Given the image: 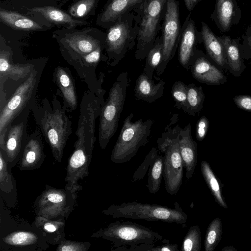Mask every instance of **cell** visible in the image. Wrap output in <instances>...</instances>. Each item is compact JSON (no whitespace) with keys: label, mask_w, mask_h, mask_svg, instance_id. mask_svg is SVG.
<instances>
[{"label":"cell","mask_w":251,"mask_h":251,"mask_svg":"<svg viewBox=\"0 0 251 251\" xmlns=\"http://www.w3.org/2000/svg\"><path fill=\"white\" fill-rule=\"evenodd\" d=\"M0 22L14 30L21 31H45L53 27L36 16L0 6Z\"/></svg>","instance_id":"obj_18"},{"label":"cell","mask_w":251,"mask_h":251,"mask_svg":"<svg viewBox=\"0 0 251 251\" xmlns=\"http://www.w3.org/2000/svg\"><path fill=\"white\" fill-rule=\"evenodd\" d=\"M199 0H191L193 6L194 7L195 4L197 3Z\"/></svg>","instance_id":"obj_48"},{"label":"cell","mask_w":251,"mask_h":251,"mask_svg":"<svg viewBox=\"0 0 251 251\" xmlns=\"http://www.w3.org/2000/svg\"><path fill=\"white\" fill-rule=\"evenodd\" d=\"M163 162L164 156L158 154L149 169L147 187L151 194H155L160 189L163 176Z\"/></svg>","instance_id":"obj_34"},{"label":"cell","mask_w":251,"mask_h":251,"mask_svg":"<svg viewBox=\"0 0 251 251\" xmlns=\"http://www.w3.org/2000/svg\"><path fill=\"white\" fill-rule=\"evenodd\" d=\"M105 93H95L88 90L81 99L78 125L75 132L77 139L69 157L66 167L65 188L77 193L83 187L78 181L89 175L92 152L96 140L95 124L105 102Z\"/></svg>","instance_id":"obj_1"},{"label":"cell","mask_w":251,"mask_h":251,"mask_svg":"<svg viewBox=\"0 0 251 251\" xmlns=\"http://www.w3.org/2000/svg\"><path fill=\"white\" fill-rule=\"evenodd\" d=\"M163 55L162 36L156 38L153 46L146 56V63L143 72L152 79L154 72L161 62Z\"/></svg>","instance_id":"obj_35"},{"label":"cell","mask_w":251,"mask_h":251,"mask_svg":"<svg viewBox=\"0 0 251 251\" xmlns=\"http://www.w3.org/2000/svg\"><path fill=\"white\" fill-rule=\"evenodd\" d=\"M163 244L159 246H154L152 251H178V245L170 242L169 240L163 239Z\"/></svg>","instance_id":"obj_44"},{"label":"cell","mask_w":251,"mask_h":251,"mask_svg":"<svg viewBox=\"0 0 251 251\" xmlns=\"http://www.w3.org/2000/svg\"><path fill=\"white\" fill-rule=\"evenodd\" d=\"M181 129L178 115L174 114L157 140L158 150L164 153L163 177L166 190L170 195L176 194L182 183L184 167L178 142Z\"/></svg>","instance_id":"obj_5"},{"label":"cell","mask_w":251,"mask_h":251,"mask_svg":"<svg viewBox=\"0 0 251 251\" xmlns=\"http://www.w3.org/2000/svg\"><path fill=\"white\" fill-rule=\"evenodd\" d=\"M16 10L26 15L39 17L53 27L57 26L69 29L76 28L77 26L88 25L90 24L85 20L74 18L67 11L62 9L61 7L49 5L30 8H22Z\"/></svg>","instance_id":"obj_17"},{"label":"cell","mask_w":251,"mask_h":251,"mask_svg":"<svg viewBox=\"0 0 251 251\" xmlns=\"http://www.w3.org/2000/svg\"><path fill=\"white\" fill-rule=\"evenodd\" d=\"M167 1V0H145L135 9L139 26L135 52L136 59L144 60L153 46Z\"/></svg>","instance_id":"obj_12"},{"label":"cell","mask_w":251,"mask_h":251,"mask_svg":"<svg viewBox=\"0 0 251 251\" xmlns=\"http://www.w3.org/2000/svg\"><path fill=\"white\" fill-rule=\"evenodd\" d=\"M12 168L0 150V196L9 208H15L17 203V186Z\"/></svg>","instance_id":"obj_24"},{"label":"cell","mask_w":251,"mask_h":251,"mask_svg":"<svg viewBox=\"0 0 251 251\" xmlns=\"http://www.w3.org/2000/svg\"><path fill=\"white\" fill-rule=\"evenodd\" d=\"M222 251H237V249L232 246H228L223 248Z\"/></svg>","instance_id":"obj_47"},{"label":"cell","mask_w":251,"mask_h":251,"mask_svg":"<svg viewBox=\"0 0 251 251\" xmlns=\"http://www.w3.org/2000/svg\"><path fill=\"white\" fill-rule=\"evenodd\" d=\"M56 95L50 101L34 102L31 108L34 120L42 136L49 145L54 160L61 163L64 150L72 133V122Z\"/></svg>","instance_id":"obj_2"},{"label":"cell","mask_w":251,"mask_h":251,"mask_svg":"<svg viewBox=\"0 0 251 251\" xmlns=\"http://www.w3.org/2000/svg\"><path fill=\"white\" fill-rule=\"evenodd\" d=\"M45 58L38 59L28 78L14 91L0 108V149L4 150L6 132L15 119L37 100L36 94L42 74L47 63Z\"/></svg>","instance_id":"obj_4"},{"label":"cell","mask_w":251,"mask_h":251,"mask_svg":"<svg viewBox=\"0 0 251 251\" xmlns=\"http://www.w3.org/2000/svg\"><path fill=\"white\" fill-rule=\"evenodd\" d=\"M250 228H251V225H250Z\"/></svg>","instance_id":"obj_49"},{"label":"cell","mask_w":251,"mask_h":251,"mask_svg":"<svg viewBox=\"0 0 251 251\" xmlns=\"http://www.w3.org/2000/svg\"><path fill=\"white\" fill-rule=\"evenodd\" d=\"M189 69L197 81L218 85L226 81V77L207 59L202 51L195 49L189 63Z\"/></svg>","instance_id":"obj_19"},{"label":"cell","mask_w":251,"mask_h":251,"mask_svg":"<svg viewBox=\"0 0 251 251\" xmlns=\"http://www.w3.org/2000/svg\"><path fill=\"white\" fill-rule=\"evenodd\" d=\"M131 113L125 119L117 140L111 155V161L116 164L124 163L131 159L139 149L149 141L153 120L138 119L133 121Z\"/></svg>","instance_id":"obj_10"},{"label":"cell","mask_w":251,"mask_h":251,"mask_svg":"<svg viewBox=\"0 0 251 251\" xmlns=\"http://www.w3.org/2000/svg\"><path fill=\"white\" fill-rule=\"evenodd\" d=\"M209 122L205 116L201 117L198 121L196 126V137L199 141L205 138L209 127Z\"/></svg>","instance_id":"obj_42"},{"label":"cell","mask_w":251,"mask_h":251,"mask_svg":"<svg viewBox=\"0 0 251 251\" xmlns=\"http://www.w3.org/2000/svg\"><path fill=\"white\" fill-rule=\"evenodd\" d=\"M222 44L226 59L227 65L231 73L238 76L243 70L240 50L235 40L232 39L228 36L217 37Z\"/></svg>","instance_id":"obj_30"},{"label":"cell","mask_w":251,"mask_h":251,"mask_svg":"<svg viewBox=\"0 0 251 251\" xmlns=\"http://www.w3.org/2000/svg\"><path fill=\"white\" fill-rule=\"evenodd\" d=\"M171 208L157 204L144 203L136 201L112 204L102 213L114 218H127L148 221H160L168 223L186 224L188 215L179 204L175 202Z\"/></svg>","instance_id":"obj_6"},{"label":"cell","mask_w":251,"mask_h":251,"mask_svg":"<svg viewBox=\"0 0 251 251\" xmlns=\"http://www.w3.org/2000/svg\"><path fill=\"white\" fill-rule=\"evenodd\" d=\"M13 51L4 36L0 34V88L8 82L20 85L35 67L38 59L27 63H14Z\"/></svg>","instance_id":"obj_15"},{"label":"cell","mask_w":251,"mask_h":251,"mask_svg":"<svg viewBox=\"0 0 251 251\" xmlns=\"http://www.w3.org/2000/svg\"><path fill=\"white\" fill-rule=\"evenodd\" d=\"M52 37L57 41L62 56L68 63L105 45L106 33L93 27L81 29L61 28L54 30Z\"/></svg>","instance_id":"obj_7"},{"label":"cell","mask_w":251,"mask_h":251,"mask_svg":"<svg viewBox=\"0 0 251 251\" xmlns=\"http://www.w3.org/2000/svg\"><path fill=\"white\" fill-rule=\"evenodd\" d=\"M222 223L220 218H216L209 224L206 230L204 251H214L222 239Z\"/></svg>","instance_id":"obj_37"},{"label":"cell","mask_w":251,"mask_h":251,"mask_svg":"<svg viewBox=\"0 0 251 251\" xmlns=\"http://www.w3.org/2000/svg\"><path fill=\"white\" fill-rule=\"evenodd\" d=\"M77 198V193L46 184L34 202L35 214L50 219L65 220L74 210Z\"/></svg>","instance_id":"obj_13"},{"label":"cell","mask_w":251,"mask_h":251,"mask_svg":"<svg viewBox=\"0 0 251 251\" xmlns=\"http://www.w3.org/2000/svg\"><path fill=\"white\" fill-rule=\"evenodd\" d=\"M134 10L120 17L106 32L107 64L115 67L136 44L139 26Z\"/></svg>","instance_id":"obj_8"},{"label":"cell","mask_w":251,"mask_h":251,"mask_svg":"<svg viewBox=\"0 0 251 251\" xmlns=\"http://www.w3.org/2000/svg\"><path fill=\"white\" fill-rule=\"evenodd\" d=\"M128 85V73L123 72L113 84L102 107L99 116V143L102 150L106 148L117 130Z\"/></svg>","instance_id":"obj_9"},{"label":"cell","mask_w":251,"mask_h":251,"mask_svg":"<svg viewBox=\"0 0 251 251\" xmlns=\"http://www.w3.org/2000/svg\"><path fill=\"white\" fill-rule=\"evenodd\" d=\"M191 125L188 124L180 129L178 138L180 154L186 171V177L189 180L193 176L197 163L198 145L192 136Z\"/></svg>","instance_id":"obj_23"},{"label":"cell","mask_w":251,"mask_h":251,"mask_svg":"<svg viewBox=\"0 0 251 251\" xmlns=\"http://www.w3.org/2000/svg\"><path fill=\"white\" fill-rule=\"evenodd\" d=\"M250 64L251 65V62H250Z\"/></svg>","instance_id":"obj_50"},{"label":"cell","mask_w":251,"mask_h":251,"mask_svg":"<svg viewBox=\"0 0 251 251\" xmlns=\"http://www.w3.org/2000/svg\"><path fill=\"white\" fill-rule=\"evenodd\" d=\"M158 155V153L157 148L152 147L146 156L141 164L135 171L132 178V181H137L144 177L151 165Z\"/></svg>","instance_id":"obj_40"},{"label":"cell","mask_w":251,"mask_h":251,"mask_svg":"<svg viewBox=\"0 0 251 251\" xmlns=\"http://www.w3.org/2000/svg\"><path fill=\"white\" fill-rule=\"evenodd\" d=\"M196 29L189 13L180 35L178 60L186 70H189V63L195 50Z\"/></svg>","instance_id":"obj_25"},{"label":"cell","mask_w":251,"mask_h":251,"mask_svg":"<svg viewBox=\"0 0 251 251\" xmlns=\"http://www.w3.org/2000/svg\"><path fill=\"white\" fill-rule=\"evenodd\" d=\"M91 244L87 242L63 239L55 249L56 251H88Z\"/></svg>","instance_id":"obj_41"},{"label":"cell","mask_w":251,"mask_h":251,"mask_svg":"<svg viewBox=\"0 0 251 251\" xmlns=\"http://www.w3.org/2000/svg\"><path fill=\"white\" fill-rule=\"evenodd\" d=\"M233 101L239 108L251 112V96H235L233 98Z\"/></svg>","instance_id":"obj_43"},{"label":"cell","mask_w":251,"mask_h":251,"mask_svg":"<svg viewBox=\"0 0 251 251\" xmlns=\"http://www.w3.org/2000/svg\"><path fill=\"white\" fill-rule=\"evenodd\" d=\"M9 208L0 196V251H46L50 246L40 231Z\"/></svg>","instance_id":"obj_3"},{"label":"cell","mask_w":251,"mask_h":251,"mask_svg":"<svg viewBox=\"0 0 251 251\" xmlns=\"http://www.w3.org/2000/svg\"><path fill=\"white\" fill-rule=\"evenodd\" d=\"M201 250V232L198 226L189 227L184 238L181 251H200Z\"/></svg>","instance_id":"obj_38"},{"label":"cell","mask_w":251,"mask_h":251,"mask_svg":"<svg viewBox=\"0 0 251 251\" xmlns=\"http://www.w3.org/2000/svg\"><path fill=\"white\" fill-rule=\"evenodd\" d=\"M67 0H4L0 2V6L12 10L30 8L44 6L62 7Z\"/></svg>","instance_id":"obj_33"},{"label":"cell","mask_w":251,"mask_h":251,"mask_svg":"<svg viewBox=\"0 0 251 251\" xmlns=\"http://www.w3.org/2000/svg\"><path fill=\"white\" fill-rule=\"evenodd\" d=\"M165 84L163 80L154 83L143 72L136 81L134 96L138 100L154 102L163 96Z\"/></svg>","instance_id":"obj_27"},{"label":"cell","mask_w":251,"mask_h":251,"mask_svg":"<svg viewBox=\"0 0 251 251\" xmlns=\"http://www.w3.org/2000/svg\"><path fill=\"white\" fill-rule=\"evenodd\" d=\"M30 111L31 107L26 109L15 119L6 134L4 150L0 149L12 168L18 163L28 136L27 125Z\"/></svg>","instance_id":"obj_16"},{"label":"cell","mask_w":251,"mask_h":251,"mask_svg":"<svg viewBox=\"0 0 251 251\" xmlns=\"http://www.w3.org/2000/svg\"><path fill=\"white\" fill-rule=\"evenodd\" d=\"M99 0H74L67 12L74 18L85 20L95 15Z\"/></svg>","instance_id":"obj_32"},{"label":"cell","mask_w":251,"mask_h":251,"mask_svg":"<svg viewBox=\"0 0 251 251\" xmlns=\"http://www.w3.org/2000/svg\"><path fill=\"white\" fill-rule=\"evenodd\" d=\"M205 95L201 86L194 83L187 85V107L186 113L195 116L203 108Z\"/></svg>","instance_id":"obj_36"},{"label":"cell","mask_w":251,"mask_h":251,"mask_svg":"<svg viewBox=\"0 0 251 251\" xmlns=\"http://www.w3.org/2000/svg\"><path fill=\"white\" fill-rule=\"evenodd\" d=\"M65 220L36 216L31 225L38 228L49 244L57 245L65 238Z\"/></svg>","instance_id":"obj_26"},{"label":"cell","mask_w":251,"mask_h":251,"mask_svg":"<svg viewBox=\"0 0 251 251\" xmlns=\"http://www.w3.org/2000/svg\"><path fill=\"white\" fill-rule=\"evenodd\" d=\"M45 158L42 135L38 129L28 135L17 164L21 171L39 168Z\"/></svg>","instance_id":"obj_20"},{"label":"cell","mask_w":251,"mask_h":251,"mask_svg":"<svg viewBox=\"0 0 251 251\" xmlns=\"http://www.w3.org/2000/svg\"><path fill=\"white\" fill-rule=\"evenodd\" d=\"M180 32L178 2L176 0H167L162 25V58L155 70L157 76L164 73L175 55L180 39Z\"/></svg>","instance_id":"obj_14"},{"label":"cell","mask_w":251,"mask_h":251,"mask_svg":"<svg viewBox=\"0 0 251 251\" xmlns=\"http://www.w3.org/2000/svg\"><path fill=\"white\" fill-rule=\"evenodd\" d=\"M171 94L175 102V107L186 113L187 85L181 81H176L172 87Z\"/></svg>","instance_id":"obj_39"},{"label":"cell","mask_w":251,"mask_h":251,"mask_svg":"<svg viewBox=\"0 0 251 251\" xmlns=\"http://www.w3.org/2000/svg\"><path fill=\"white\" fill-rule=\"evenodd\" d=\"M244 42L251 51V25L247 29L246 34L244 36Z\"/></svg>","instance_id":"obj_45"},{"label":"cell","mask_w":251,"mask_h":251,"mask_svg":"<svg viewBox=\"0 0 251 251\" xmlns=\"http://www.w3.org/2000/svg\"><path fill=\"white\" fill-rule=\"evenodd\" d=\"M145 0H108L98 15L96 25L108 29L125 13L138 8Z\"/></svg>","instance_id":"obj_22"},{"label":"cell","mask_w":251,"mask_h":251,"mask_svg":"<svg viewBox=\"0 0 251 251\" xmlns=\"http://www.w3.org/2000/svg\"><path fill=\"white\" fill-rule=\"evenodd\" d=\"M93 238H102L113 244V248L143 244H154L164 238L158 232L131 221H116L92 234Z\"/></svg>","instance_id":"obj_11"},{"label":"cell","mask_w":251,"mask_h":251,"mask_svg":"<svg viewBox=\"0 0 251 251\" xmlns=\"http://www.w3.org/2000/svg\"><path fill=\"white\" fill-rule=\"evenodd\" d=\"M235 1L234 0H216L212 17L219 28L228 31L235 17Z\"/></svg>","instance_id":"obj_29"},{"label":"cell","mask_w":251,"mask_h":251,"mask_svg":"<svg viewBox=\"0 0 251 251\" xmlns=\"http://www.w3.org/2000/svg\"><path fill=\"white\" fill-rule=\"evenodd\" d=\"M53 80L63 99V106L66 110L69 112L75 110L78 104L77 96L75 82L69 68L56 66L53 70Z\"/></svg>","instance_id":"obj_21"},{"label":"cell","mask_w":251,"mask_h":251,"mask_svg":"<svg viewBox=\"0 0 251 251\" xmlns=\"http://www.w3.org/2000/svg\"><path fill=\"white\" fill-rule=\"evenodd\" d=\"M201 36L209 56L218 65L224 66L227 63L224 47L208 26L201 22Z\"/></svg>","instance_id":"obj_28"},{"label":"cell","mask_w":251,"mask_h":251,"mask_svg":"<svg viewBox=\"0 0 251 251\" xmlns=\"http://www.w3.org/2000/svg\"><path fill=\"white\" fill-rule=\"evenodd\" d=\"M201 170L215 201L222 207L227 209L228 206L222 195L220 183L206 161L202 160L201 162Z\"/></svg>","instance_id":"obj_31"},{"label":"cell","mask_w":251,"mask_h":251,"mask_svg":"<svg viewBox=\"0 0 251 251\" xmlns=\"http://www.w3.org/2000/svg\"><path fill=\"white\" fill-rule=\"evenodd\" d=\"M184 1L186 8L189 11H191L194 8L191 0H184Z\"/></svg>","instance_id":"obj_46"}]
</instances>
